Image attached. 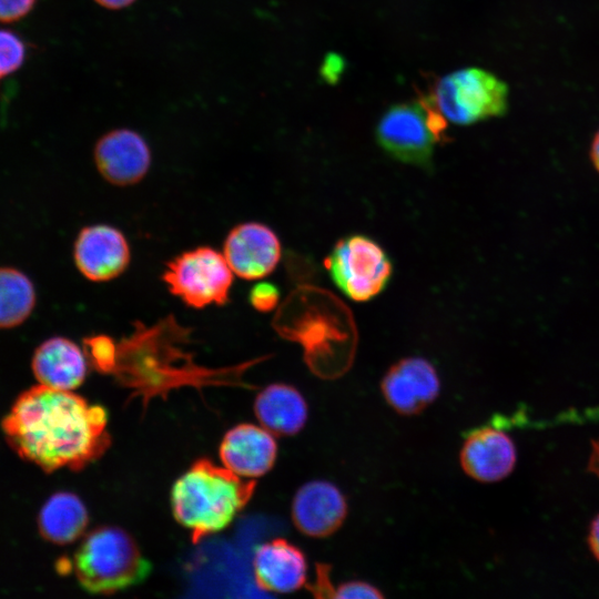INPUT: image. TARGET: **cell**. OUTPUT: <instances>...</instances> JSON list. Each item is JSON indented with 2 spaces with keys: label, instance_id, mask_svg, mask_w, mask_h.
Returning a JSON list of instances; mask_svg holds the SVG:
<instances>
[{
  "label": "cell",
  "instance_id": "277c9868",
  "mask_svg": "<svg viewBox=\"0 0 599 599\" xmlns=\"http://www.w3.org/2000/svg\"><path fill=\"white\" fill-rule=\"evenodd\" d=\"M74 573L93 595H113L145 580L152 566L130 534L103 526L90 531L74 554Z\"/></svg>",
  "mask_w": 599,
  "mask_h": 599
},
{
  "label": "cell",
  "instance_id": "ba28073f",
  "mask_svg": "<svg viewBox=\"0 0 599 599\" xmlns=\"http://www.w3.org/2000/svg\"><path fill=\"white\" fill-rule=\"evenodd\" d=\"M162 278L170 292L186 305L203 308L227 302L233 271L223 254L200 246L170 261Z\"/></svg>",
  "mask_w": 599,
  "mask_h": 599
},
{
  "label": "cell",
  "instance_id": "44dd1931",
  "mask_svg": "<svg viewBox=\"0 0 599 599\" xmlns=\"http://www.w3.org/2000/svg\"><path fill=\"white\" fill-rule=\"evenodd\" d=\"M24 42L14 32L0 29V80L17 71L26 59Z\"/></svg>",
  "mask_w": 599,
  "mask_h": 599
},
{
  "label": "cell",
  "instance_id": "9a60e30c",
  "mask_svg": "<svg viewBox=\"0 0 599 599\" xmlns=\"http://www.w3.org/2000/svg\"><path fill=\"white\" fill-rule=\"evenodd\" d=\"M224 467L234 474L252 479L272 469L277 456V445L264 427L240 424L223 437L219 449Z\"/></svg>",
  "mask_w": 599,
  "mask_h": 599
},
{
  "label": "cell",
  "instance_id": "5bb4252c",
  "mask_svg": "<svg viewBox=\"0 0 599 599\" xmlns=\"http://www.w3.org/2000/svg\"><path fill=\"white\" fill-rule=\"evenodd\" d=\"M516 447L511 438L493 426H481L469 432L459 451L463 470L480 483L499 481L516 465Z\"/></svg>",
  "mask_w": 599,
  "mask_h": 599
},
{
  "label": "cell",
  "instance_id": "d6986e66",
  "mask_svg": "<svg viewBox=\"0 0 599 599\" xmlns=\"http://www.w3.org/2000/svg\"><path fill=\"white\" fill-rule=\"evenodd\" d=\"M89 524L87 507L70 491L53 494L39 514L41 535L57 545H67L78 539Z\"/></svg>",
  "mask_w": 599,
  "mask_h": 599
},
{
  "label": "cell",
  "instance_id": "2e32d148",
  "mask_svg": "<svg viewBox=\"0 0 599 599\" xmlns=\"http://www.w3.org/2000/svg\"><path fill=\"white\" fill-rule=\"evenodd\" d=\"M253 572L260 589L288 593L305 585L307 561L298 547L285 539L276 538L255 549Z\"/></svg>",
  "mask_w": 599,
  "mask_h": 599
},
{
  "label": "cell",
  "instance_id": "30bf717a",
  "mask_svg": "<svg viewBox=\"0 0 599 599\" xmlns=\"http://www.w3.org/2000/svg\"><path fill=\"white\" fill-rule=\"evenodd\" d=\"M223 255L238 277L260 280L271 274L278 264L281 242L267 225L246 222L230 231Z\"/></svg>",
  "mask_w": 599,
  "mask_h": 599
},
{
  "label": "cell",
  "instance_id": "6da1fadb",
  "mask_svg": "<svg viewBox=\"0 0 599 599\" xmlns=\"http://www.w3.org/2000/svg\"><path fill=\"white\" fill-rule=\"evenodd\" d=\"M108 413L72 390L37 385L22 393L4 417L10 446L47 473L80 470L111 446Z\"/></svg>",
  "mask_w": 599,
  "mask_h": 599
},
{
  "label": "cell",
  "instance_id": "7402d4cb",
  "mask_svg": "<svg viewBox=\"0 0 599 599\" xmlns=\"http://www.w3.org/2000/svg\"><path fill=\"white\" fill-rule=\"evenodd\" d=\"M250 302L255 309L260 312H270L277 306L280 302V292L274 284L260 282L250 291Z\"/></svg>",
  "mask_w": 599,
  "mask_h": 599
},
{
  "label": "cell",
  "instance_id": "52a82bcc",
  "mask_svg": "<svg viewBox=\"0 0 599 599\" xmlns=\"http://www.w3.org/2000/svg\"><path fill=\"white\" fill-rule=\"evenodd\" d=\"M335 285L351 300L367 302L388 285L393 264L373 238L353 234L341 238L325 260Z\"/></svg>",
  "mask_w": 599,
  "mask_h": 599
},
{
  "label": "cell",
  "instance_id": "603a6c76",
  "mask_svg": "<svg viewBox=\"0 0 599 599\" xmlns=\"http://www.w3.org/2000/svg\"><path fill=\"white\" fill-rule=\"evenodd\" d=\"M384 595L375 586L361 581L352 580L335 588L334 598L339 599H359V598H383Z\"/></svg>",
  "mask_w": 599,
  "mask_h": 599
},
{
  "label": "cell",
  "instance_id": "8992f818",
  "mask_svg": "<svg viewBox=\"0 0 599 599\" xmlns=\"http://www.w3.org/2000/svg\"><path fill=\"white\" fill-rule=\"evenodd\" d=\"M445 118L429 99L388 109L377 125V141L393 158L429 167L435 144L445 138Z\"/></svg>",
  "mask_w": 599,
  "mask_h": 599
},
{
  "label": "cell",
  "instance_id": "83f0119b",
  "mask_svg": "<svg viewBox=\"0 0 599 599\" xmlns=\"http://www.w3.org/2000/svg\"><path fill=\"white\" fill-rule=\"evenodd\" d=\"M98 4L110 10H120L131 6L135 0H94Z\"/></svg>",
  "mask_w": 599,
  "mask_h": 599
},
{
  "label": "cell",
  "instance_id": "ac0fdd59",
  "mask_svg": "<svg viewBox=\"0 0 599 599\" xmlns=\"http://www.w3.org/2000/svg\"><path fill=\"white\" fill-rule=\"evenodd\" d=\"M255 416L262 427L277 436H292L303 429L308 407L303 395L292 385L266 386L254 402Z\"/></svg>",
  "mask_w": 599,
  "mask_h": 599
},
{
  "label": "cell",
  "instance_id": "7a4b0ae2",
  "mask_svg": "<svg viewBox=\"0 0 599 599\" xmlns=\"http://www.w3.org/2000/svg\"><path fill=\"white\" fill-rule=\"evenodd\" d=\"M255 488L254 479H244L224 466L200 458L174 483L172 512L190 530L192 542L197 544L226 528L248 504Z\"/></svg>",
  "mask_w": 599,
  "mask_h": 599
},
{
  "label": "cell",
  "instance_id": "8fae6325",
  "mask_svg": "<svg viewBox=\"0 0 599 599\" xmlns=\"http://www.w3.org/2000/svg\"><path fill=\"white\" fill-rule=\"evenodd\" d=\"M74 263L93 282H105L122 274L130 263V246L123 233L105 225L83 227L74 242Z\"/></svg>",
  "mask_w": 599,
  "mask_h": 599
},
{
  "label": "cell",
  "instance_id": "4316f807",
  "mask_svg": "<svg viewBox=\"0 0 599 599\" xmlns=\"http://www.w3.org/2000/svg\"><path fill=\"white\" fill-rule=\"evenodd\" d=\"M588 544L591 552L599 561V515L591 522Z\"/></svg>",
  "mask_w": 599,
  "mask_h": 599
},
{
  "label": "cell",
  "instance_id": "7c38bea8",
  "mask_svg": "<svg viewBox=\"0 0 599 599\" xmlns=\"http://www.w3.org/2000/svg\"><path fill=\"white\" fill-rule=\"evenodd\" d=\"M94 162L109 183L128 186L140 182L146 175L151 165V150L138 132L115 129L98 140Z\"/></svg>",
  "mask_w": 599,
  "mask_h": 599
},
{
  "label": "cell",
  "instance_id": "484cf974",
  "mask_svg": "<svg viewBox=\"0 0 599 599\" xmlns=\"http://www.w3.org/2000/svg\"><path fill=\"white\" fill-rule=\"evenodd\" d=\"M344 61L339 55L329 54L325 58L322 67V75L329 82H335L342 74Z\"/></svg>",
  "mask_w": 599,
  "mask_h": 599
},
{
  "label": "cell",
  "instance_id": "5b68a950",
  "mask_svg": "<svg viewBox=\"0 0 599 599\" xmlns=\"http://www.w3.org/2000/svg\"><path fill=\"white\" fill-rule=\"evenodd\" d=\"M429 101L446 121L468 125L501 115L507 109L508 89L495 74L466 68L439 79Z\"/></svg>",
  "mask_w": 599,
  "mask_h": 599
},
{
  "label": "cell",
  "instance_id": "e0dca14e",
  "mask_svg": "<svg viewBox=\"0 0 599 599\" xmlns=\"http://www.w3.org/2000/svg\"><path fill=\"white\" fill-rule=\"evenodd\" d=\"M31 366L39 384L62 390L79 387L87 375L82 349L73 341L61 336L41 343L32 356Z\"/></svg>",
  "mask_w": 599,
  "mask_h": 599
},
{
  "label": "cell",
  "instance_id": "cb8c5ba5",
  "mask_svg": "<svg viewBox=\"0 0 599 599\" xmlns=\"http://www.w3.org/2000/svg\"><path fill=\"white\" fill-rule=\"evenodd\" d=\"M37 0H0V21L13 22L27 16Z\"/></svg>",
  "mask_w": 599,
  "mask_h": 599
},
{
  "label": "cell",
  "instance_id": "9c48e42d",
  "mask_svg": "<svg viewBox=\"0 0 599 599\" xmlns=\"http://www.w3.org/2000/svg\"><path fill=\"white\" fill-rule=\"evenodd\" d=\"M386 403L398 414L422 413L439 395L438 374L427 359L407 357L393 364L380 382Z\"/></svg>",
  "mask_w": 599,
  "mask_h": 599
},
{
  "label": "cell",
  "instance_id": "ffe728a7",
  "mask_svg": "<svg viewBox=\"0 0 599 599\" xmlns=\"http://www.w3.org/2000/svg\"><path fill=\"white\" fill-rule=\"evenodd\" d=\"M35 297L34 286L24 273L0 267V328L22 324L32 313Z\"/></svg>",
  "mask_w": 599,
  "mask_h": 599
},
{
  "label": "cell",
  "instance_id": "d4e9b609",
  "mask_svg": "<svg viewBox=\"0 0 599 599\" xmlns=\"http://www.w3.org/2000/svg\"><path fill=\"white\" fill-rule=\"evenodd\" d=\"M331 566L326 564L316 565L315 582L308 586V590L316 598H334L335 588L329 577Z\"/></svg>",
  "mask_w": 599,
  "mask_h": 599
},
{
  "label": "cell",
  "instance_id": "f1b7e54d",
  "mask_svg": "<svg viewBox=\"0 0 599 599\" xmlns=\"http://www.w3.org/2000/svg\"><path fill=\"white\" fill-rule=\"evenodd\" d=\"M590 160L596 169V171L599 173V130L593 135V139L591 141L590 145Z\"/></svg>",
  "mask_w": 599,
  "mask_h": 599
},
{
  "label": "cell",
  "instance_id": "4fadbf2b",
  "mask_svg": "<svg viewBox=\"0 0 599 599\" xmlns=\"http://www.w3.org/2000/svg\"><path fill=\"white\" fill-rule=\"evenodd\" d=\"M347 501L343 493L327 480H312L295 494L291 515L296 529L313 538L333 535L346 519Z\"/></svg>",
  "mask_w": 599,
  "mask_h": 599
},
{
  "label": "cell",
  "instance_id": "3957f363",
  "mask_svg": "<svg viewBox=\"0 0 599 599\" xmlns=\"http://www.w3.org/2000/svg\"><path fill=\"white\" fill-rule=\"evenodd\" d=\"M313 287L293 292L278 308L273 325L283 337L300 343L307 366L322 378L343 375L352 364L355 352L354 332L341 329L331 321L338 317L322 314L316 307Z\"/></svg>",
  "mask_w": 599,
  "mask_h": 599
}]
</instances>
